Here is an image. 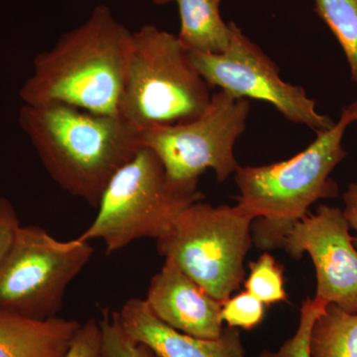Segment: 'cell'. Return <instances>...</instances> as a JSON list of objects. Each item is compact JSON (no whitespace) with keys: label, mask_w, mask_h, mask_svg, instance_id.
<instances>
[{"label":"cell","mask_w":357,"mask_h":357,"mask_svg":"<svg viewBox=\"0 0 357 357\" xmlns=\"http://www.w3.org/2000/svg\"><path fill=\"white\" fill-rule=\"evenodd\" d=\"M20 123L50 177L96 208L115 173L143 147L140 131L121 115L64 103L24 105Z\"/></svg>","instance_id":"6da1fadb"},{"label":"cell","mask_w":357,"mask_h":357,"mask_svg":"<svg viewBox=\"0 0 357 357\" xmlns=\"http://www.w3.org/2000/svg\"><path fill=\"white\" fill-rule=\"evenodd\" d=\"M133 32L100 4L79 27L34 59V73L20 89L24 105L64 103L119 115Z\"/></svg>","instance_id":"7a4b0ae2"},{"label":"cell","mask_w":357,"mask_h":357,"mask_svg":"<svg viewBox=\"0 0 357 357\" xmlns=\"http://www.w3.org/2000/svg\"><path fill=\"white\" fill-rule=\"evenodd\" d=\"M352 123L344 107L332 128L317 134L316 139L292 158L237 168L234 181L241 195L236 204L255 215L251 234L256 248L282 249L288 232L306 217L312 204L337 198V184L331 174L347 156L342 141Z\"/></svg>","instance_id":"3957f363"},{"label":"cell","mask_w":357,"mask_h":357,"mask_svg":"<svg viewBox=\"0 0 357 357\" xmlns=\"http://www.w3.org/2000/svg\"><path fill=\"white\" fill-rule=\"evenodd\" d=\"M211 88L192 64L177 35L155 25L133 32L119 114L140 132L199 116Z\"/></svg>","instance_id":"277c9868"},{"label":"cell","mask_w":357,"mask_h":357,"mask_svg":"<svg viewBox=\"0 0 357 357\" xmlns=\"http://www.w3.org/2000/svg\"><path fill=\"white\" fill-rule=\"evenodd\" d=\"M199 185L174 184L161 160L143 146L103 192L98 215L77 238L102 241L107 255L141 238H162L188 206L204 201Z\"/></svg>","instance_id":"5b68a950"},{"label":"cell","mask_w":357,"mask_h":357,"mask_svg":"<svg viewBox=\"0 0 357 357\" xmlns=\"http://www.w3.org/2000/svg\"><path fill=\"white\" fill-rule=\"evenodd\" d=\"M255 215L238 204L213 206L204 201L188 206L170 230L156 241L170 260L213 299L225 302L245 277Z\"/></svg>","instance_id":"8992f818"},{"label":"cell","mask_w":357,"mask_h":357,"mask_svg":"<svg viewBox=\"0 0 357 357\" xmlns=\"http://www.w3.org/2000/svg\"><path fill=\"white\" fill-rule=\"evenodd\" d=\"M93 253L77 237L61 241L37 225H20L0 261V311L39 321L58 316Z\"/></svg>","instance_id":"52a82bcc"},{"label":"cell","mask_w":357,"mask_h":357,"mask_svg":"<svg viewBox=\"0 0 357 357\" xmlns=\"http://www.w3.org/2000/svg\"><path fill=\"white\" fill-rule=\"evenodd\" d=\"M249 114L248 100L218 89L197 119L146 129L141 140L161 160L174 184L199 185L206 170H213L223 183L239 167L234 145L245 131Z\"/></svg>","instance_id":"ba28073f"},{"label":"cell","mask_w":357,"mask_h":357,"mask_svg":"<svg viewBox=\"0 0 357 357\" xmlns=\"http://www.w3.org/2000/svg\"><path fill=\"white\" fill-rule=\"evenodd\" d=\"M229 26L231 37L222 54L189 52L192 64L211 89L269 103L287 121L307 126L316 134L335 126L330 116L319 114L316 102L303 86L282 79L278 66L234 21Z\"/></svg>","instance_id":"9c48e42d"},{"label":"cell","mask_w":357,"mask_h":357,"mask_svg":"<svg viewBox=\"0 0 357 357\" xmlns=\"http://www.w3.org/2000/svg\"><path fill=\"white\" fill-rule=\"evenodd\" d=\"M344 211L321 204L291 229L282 249L294 259L309 253L317 275L314 297L357 314V248Z\"/></svg>","instance_id":"30bf717a"},{"label":"cell","mask_w":357,"mask_h":357,"mask_svg":"<svg viewBox=\"0 0 357 357\" xmlns=\"http://www.w3.org/2000/svg\"><path fill=\"white\" fill-rule=\"evenodd\" d=\"M145 302L167 326L192 337L215 340L222 335V303L204 292L170 260L154 275Z\"/></svg>","instance_id":"8fae6325"},{"label":"cell","mask_w":357,"mask_h":357,"mask_svg":"<svg viewBox=\"0 0 357 357\" xmlns=\"http://www.w3.org/2000/svg\"><path fill=\"white\" fill-rule=\"evenodd\" d=\"M122 328L138 344L147 345L158 357H244L241 333L223 328L220 337L204 340L174 330L152 312L145 300L132 298L119 312Z\"/></svg>","instance_id":"7c38bea8"},{"label":"cell","mask_w":357,"mask_h":357,"mask_svg":"<svg viewBox=\"0 0 357 357\" xmlns=\"http://www.w3.org/2000/svg\"><path fill=\"white\" fill-rule=\"evenodd\" d=\"M81 326L58 316L39 321L0 311V357H67Z\"/></svg>","instance_id":"4fadbf2b"},{"label":"cell","mask_w":357,"mask_h":357,"mask_svg":"<svg viewBox=\"0 0 357 357\" xmlns=\"http://www.w3.org/2000/svg\"><path fill=\"white\" fill-rule=\"evenodd\" d=\"M180 15L177 35L190 53L222 54L231 37L229 22L220 15V0H175Z\"/></svg>","instance_id":"5bb4252c"},{"label":"cell","mask_w":357,"mask_h":357,"mask_svg":"<svg viewBox=\"0 0 357 357\" xmlns=\"http://www.w3.org/2000/svg\"><path fill=\"white\" fill-rule=\"evenodd\" d=\"M310 352L312 357H357V314L328 304L312 326Z\"/></svg>","instance_id":"9a60e30c"},{"label":"cell","mask_w":357,"mask_h":357,"mask_svg":"<svg viewBox=\"0 0 357 357\" xmlns=\"http://www.w3.org/2000/svg\"><path fill=\"white\" fill-rule=\"evenodd\" d=\"M314 11L337 40L357 83V0H314Z\"/></svg>","instance_id":"2e32d148"},{"label":"cell","mask_w":357,"mask_h":357,"mask_svg":"<svg viewBox=\"0 0 357 357\" xmlns=\"http://www.w3.org/2000/svg\"><path fill=\"white\" fill-rule=\"evenodd\" d=\"M244 287L263 304L287 302L284 287L283 268L269 253H264L256 261L249 264V275Z\"/></svg>","instance_id":"e0dca14e"},{"label":"cell","mask_w":357,"mask_h":357,"mask_svg":"<svg viewBox=\"0 0 357 357\" xmlns=\"http://www.w3.org/2000/svg\"><path fill=\"white\" fill-rule=\"evenodd\" d=\"M328 305L325 301L318 298H307L301 307L299 326L295 335L286 340L278 351L264 349L259 354V357H312L310 352V338L312 326Z\"/></svg>","instance_id":"ac0fdd59"},{"label":"cell","mask_w":357,"mask_h":357,"mask_svg":"<svg viewBox=\"0 0 357 357\" xmlns=\"http://www.w3.org/2000/svg\"><path fill=\"white\" fill-rule=\"evenodd\" d=\"M100 326L105 357H158L147 345L129 337L122 328L119 312H105Z\"/></svg>","instance_id":"d6986e66"},{"label":"cell","mask_w":357,"mask_h":357,"mask_svg":"<svg viewBox=\"0 0 357 357\" xmlns=\"http://www.w3.org/2000/svg\"><path fill=\"white\" fill-rule=\"evenodd\" d=\"M265 304L243 291L222 303V319L229 328L252 330L261 324Z\"/></svg>","instance_id":"ffe728a7"},{"label":"cell","mask_w":357,"mask_h":357,"mask_svg":"<svg viewBox=\"0 0 357 357\" xmlns=\"http://www.w3.org/2000/svg\"><path fill=\"white\" fill-rule=\"evenodd\" d=\"M67 357H105L100 321L89 319L82 324Z\"/></svg>","instance_id":"44dd1931"},{"label":"cell","mask_w":357,"mask_h":357,"mask_svg":"<svg viewBox=\"0 0 357 357\" xmlns=\"http://www.w3.org/2000/svg\"><path fill=\"white\" fill-rule=\"evenodd\" d=\"M17 211L8 199L0 197V261L13 243L20 227Z\"/></svg>","instance_id":"7402d4cb"},{"label":"cell","mask_w":357,"mask_h":357,"mask_svg":"<svg viewBox=\"0 0 357 357\" xmlns=\"http://www.w3.org/2000/svg\"><path fill=\"white\" fill-rule=\"evenodd\" d=\"M344 217L349 223V229H354L356 236H354V243L357 248V182L351 183L344 192Z\"/></svg>","instance_id":"603a6c76"},{"label":"cell","mask_w":357,"mask_h":357,"mask_svg":"<svg viewBox=\"0 0 357 357\" xmlns=\"http://www.w3.org/2000/svg\"><path fill=\"white\" fill-rule=\"evenodd\" d=\"M347 109L349 110V114H351L354 123H357V98L356 100H354L349 107H347Z\"/></svg>","instance_id":"cb8c5ba5"},{"label":"cell","mask_w":357,"mask_h":357,"mask_svg":"<svg viewBox=\"0 0 357 357\" xmlns=\"http://www.w3.org/2000/svg\"><path fill=\"white\" fill-rule=\"evenodd\" d=\"M153 1L156 6H165V4L175 1V0H153Z\"/></svg>","instance_id":"d4e9b609"}]
</instances>
